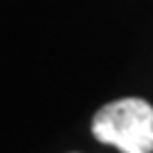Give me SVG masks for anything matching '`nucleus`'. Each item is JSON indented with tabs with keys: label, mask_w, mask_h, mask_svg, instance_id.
<instances>
[{
	"label": "nucleus",
	"mask_w": 153,
	"mask_h": 153,
	"mask_svg": "<svg viewBox=\"0 0 153 153\" xmlns=\"http://www.w3.org/2000/svg\"><path fill=\"white\" fill-rule=\"evenodd\" d=\"M92 135L122 153H153V106L126 97L97 110Z\"/></svg>",
	"instance_id": "nucleus-1"
}]
</instances>
